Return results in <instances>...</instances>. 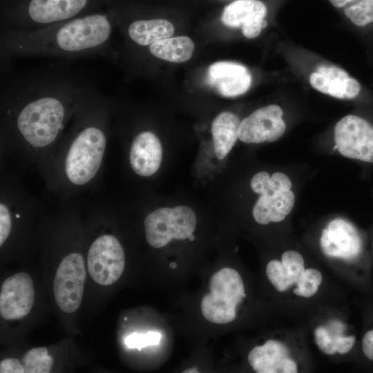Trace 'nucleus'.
<instances>
[{"mask_svg": "<svg viewBox=\"0 0 373 373\" xmlns=\"http://www.w3.org/2000/svg\"><path fill=\"white\" fill-rule=\"evenodd\" d=\"M246 297L243 280L234 269L224 267L209 281V292L201 300V311L211 323L227 324L236 317L237 306Z\"/></svg>", "mask_w": 373, "mask_h": 373, "instance_id": "4", "label": "nucleus"}, {"mask_svg": "<svg viewBox=\"0 0 373 373\" xmlns=\"http://www.w3.org/2000/svg\"><path fill=\"white\" fill-rule=\"evenodd\" d=\"M266 274L274 288L280 292L286 291L296 284L289 275L282 262L277 260L269 261L266 267Z\"/></svg>", "mask_w": 373, "mask_h": 373, "instance_id": "25", "label": "nucleus"}, {"mask_svg": "<svg viewBox=\"0 0 373 373\" xmlns=\"http://www.w3.org/2000/svg\"><path fill=\"white\" fill-rule=\"evenodd\" d=\"M260 195L252 211L254 218L258 224L281 222L294 207L295 195L291 190L273 191L266 189Z\"/></svg>", "mask_w": 373, "mask_h": 373, "instance_id": "17", "label": "nucleus"}, {"mask_svg": "<svg viewBox=\"0 0 373 373\" xmlns=\"http://www.w3.org/2000/svg\"><path fill=\"white\" fill-rule=\"evenodd\" d=\"M23 363L26 373H48L52 369L53 358L46 347H39L32 348L26 354Z\"/></svg>", "mask_w": 373, "mask_h": 373, "instance_id": "22", "label": "nucleus"}, {"mask_svg": "<svg viewBox=\"0 0 373 373\" xmlns=\"http://www.w3.org/2000/svg\"><path fill=\"white\" fill-rule=\"evenodd\" d=\"M345 15L358 26L373 23V0H357L345 8Z\"/></svg>", "mask_w": 373, "mask_h": 373, "instance_id": "24", "label": "nucleus"}, {"mask_svg": "<svg viewBox=\"0 0 373 373\" xmlns=\"http://www.w3.org/2000/svg\"><path fill=\"white\" fill-rule=\"evenodd\" d=\"M93 86L65 61L27 70L1 63L0 162L37 170Z\"/></svg>", "mask_w": 373, "mask_h": 373, "instance_id": "1", "label": "nucleus"}, {"mask_svg": "<svg viewBox=\"0 0 373 373\" xmlns=\"http://www.w3.org/2000/svg\"><path fill=\"white\" fill-rule=\"evenodd\" d=\"M143 48H148L149 52L155 58L182 63L192 57L195 46L189 37L179 36L162 39Z\"/></svg>", "mask_w": 373, "mask_h": 373, "instance_id": "21", "label": "nucleus"}, {"mask_svg": "<svg viewBox=\"0 0 373 373\" xmlns=\"http://www.w3.org/2000/svg\"><path fill=\"white\" fill-rule=\"evenodd\" d=\"M85 280L86 269L82 254L72 252L66 255L59 263L53 281L55 298L61 310L73 313L79 308Z\"/></svg>", "mask_w": 373, "mask_h": 373, "instance_id": "8", "label": "nucleus"}, {"mask_svg": "<svg viewBox=\"0 0 373 373\" xmlns=\"http://www.w3.org/2000/svg\"><path fill=\"white\" fill-rule=\"evenodd\" d=\"M125 254L113 234L104 233L90 243L87 255L88 271L97 283L107 286L115 283L123 273Z\"/></svg>", "mask_w": 373, "mask_h": 373, "instance_id": "7", "label": "nucleus"}, {"mask_svg": "<svg viewBox=\"0 0 373 373\" xmlns=\"http://www.w3.org/2000/svg\"><path fill=\"white\" fill-rule=\"evenodd\" d=\"M89 0H30L22 14L3 23V30L38 29L79 17Z\"/></svg>", "mask_w": 373, "mask_h": 373, "instance_id": "6", "label": "nucleus"}, {"mask_svg": "<svg viewBox=\"0 0 373 373\" xmlns=\"http://www.w3.org/2000/svg\"><path fill=\"white\" fill-rule=\"evenodd\" d=\"M187 239H189L190 241H193V240H194V239H195V236H194V235L192 233V234H191V235L187 238Z\"/></svg>", "mask_w": 373, "mask_h": 373, "instance_id": "35", "label": "nucleus"}, {"mask_svg": "<svg viewBox=\"0 0 373 373\" xmlns=\"http://www.w3.org/2000/svg\"><path fill=\"white\" fill-rule=\"evenodd\" d=\"M337 352L344 354L350 351L355 343L354 336L335 337Z\"/></svg>", "mask_w": 373, "mask_h": 373, "instance_id": "30", "label": "nucleus"}, {"mask_svg": "<svg viewBox=\"0 0 373 373\" xmlns=\"http://www.w3.org/2000/svg\"><path fill=\"white\" fill-rule=\"evenodd\" d=\"M196 224L195 213L189 207L158 208L144 218L146 241L153 248H161L172 239H186L193 233Z\"/></svg>", "mask_w": 373, "mask_h": 373, "instance_id": "5", "label": "nucleus"}, {"mask_svg": "<svg viewBox=\"0 0 373 373\" xmlns=\"http://www.w3.org/2000/svg\"><path fill=\"white\" fill-rule=\"evenodd\" d=\"M321 247L331 257L352 260L361 251V240L355 227L343 219H334L323 230Z\"/></svg>", "mask_w": 373, "mask_h": 373, "instance_id": "13", "label": "nucleus"}, {"mask_svg": "<svg viewBox=\"0 0 373 373\" xmlns=\"http://www.w3.org/2000/svg\"><path fill=\"white\" fill-rule=\"evenodd\" d=\"M282 108L275 104L257 109L242 119L238 131V138L245 143L272 142L284 134L286 124Z\"/></svg>", "mask_w": 373, "mask_h": 373, "instance_id": "10", "label": "nucleus"}, {"mask_svg": "<svg viewBox=\"0 0 373 373\" xmlns=\"http://www.w3.org/2000/svg\"><path fill=\"white\" fill-rule=\"evenodd\" d=\"M335 148L343 156L373 162V126L354 115L341 118L334 127Z\"/></svg>", "mask_w": 373, "mask_h": 373, "instance_id": "9", "label": "nucleus"}, {"mask_svg": "<svg viewBox=\"0 0 373 373\" xmlns=\"http://www.w3.org/2000/svg\"><path fill=\"white\" fill-rule=\"evenodd\" d=\"M183 372H198V371L196 369L191 368L185 370Z\"/></svg>", "mask_w": 373, "mask_h": 373, "instance_id": "34", "label": "nucleus"}, {"mask_svg": "<svg viewBox=\"0 0 373 373\" xmlns=\"http://www.w3.org/2000/svg\"><path fill=\"white\" fill-rule=\"evenodd\" d=\"M161 338V334L157 332L149 331L144 334L133 333L128 335L124 340L125 345L128 348H142L149 345H157Z\"/></svg>", "mask_w": 373, "mask_h": 373, "instance_id": "27", "label": "nucleus"}, {"mask_svg": "<svg viewBox=\"0 0 373 373\" xmlns=\"http://www.w3.org/2000/svg\"><path fill=\"white\" fill-rule=\"evenodd\" d=\"M316 90L341 99H352L361 91V85L343 69L336 66L321 65L309 77Z\"/></svg>", "mask_w": 373, "mask_h": 373, "instance_id": "16", "label": "nucleus"}, {"mask_svg": "<svg viewBox=\"0 0 373 373\" xmlns=\"http://www.w3.org/2000/svg\"><path fill=\"white\" fill-rule=\"evenodd\" d=\"M1 373H24L23 366L17 358H6L0 363Z\"/></svg>", "mask_w": 373, "mask_h": 373, "instance_id": "29", "label": "nucleus"}, {"mask_svg": "<svg viewBox=\"0 0 373 373\" xmlns=\"http://www.w3.org/2000/svg\"><path fill=\"white\" fill-rule=\"evenodd\" d=\"M336 8H342L350 3H353L357 0H328Z\"/></svg>", "mask_w": 373, "mask_h": 373, "instance_id": "33", "label": "nucleus"}, {"mask_svg": "<svg viewBox=\"0 0 373 373\" xmlns=\"http://www.w3.org/2000/svg\"><path fill=\"white\" fill-rule=\"evenodd\" d=\"M111 133V99L93 86L61 140L37 169L59 204L76 203L82 194L97 186Z\"/></svg>", "mask_w": 373, "mask_h": 373, "instance_id": "2", "label": "nucleus"}, {"mask_svg": "<svg viewBox=\"0 0 373 373\" xmlns=\"http://www.w3.org/2000/svg\"><path fill=\"white\" fill-rule=\"evenodd\" d=\"M322 280V274L318 270L305 269L296 283L297 287L294 289V293L305 298L312 297L318 291Z\"/></svg>", "mask_w": 373, "mask_h": 373, "instance_id": "23", "label": "nucleus"}, {"mask_svg": "<svg viewBox=\"0 0 373 373\" xmlns=\"http://www.w3.org/2000/svg\"><path fill=\"white\" fill-rule=\"evenodd\" d=\"M114 25L108 15L96 12L38 29H1L0 63L23 57L69 61L102 56L115 60L111 44Z\"/></svg>", "mask_w": 373, "mask_h": 373, "instance_id": "3", "label": "nucleus"}, {"mask_svg": "<svg viewBox=\"0 0 373 373\" xmlns=\"http://www.w3.org/2000/svg\"><path fill=\"white\" fill-rule=\"evenodd\" d=\"M240 119L231 112L218 114L211 124V134L216 157L224 159L237 141Z\"/></svg>", "mask_w": 373, "mask_h": 373, "instance_id": "20", "label": "nucleus"}, {"mask_svg": "<svg viewBox=\"0 0 373 373\" xmlns=\"http://www.w3.org/2000/svg\"><path fill=\"white\" fill-rule=\"evenodd\" d=\"M35 301L32 280L18 272L3 283L0 292V314L6 320L20 319L29 314Z\"/></svg>", "mask_w": 373, "mask_h": 373, "instance_id": "11", "label": "nucleus"}, {"mask_svg": "<svg viewBox=\"0 0 373 373\" xmlns=\"http://www.w3.org/2000/svg\"><path fill=\"white\" fill-rule=\"evenodd\" d=\"M298 372L296 362L288 357L284 363L282 369V373H296Z\"/></svg>", "mask_w": 373, "mask_h": 373, "instance_id": "32", "label": "nucleus"}, {"mask_svg": "<svg viewBox=\"0 0 373 373\" xmlns=\"http://www.w3.org/2000/svg\"><path fill=\"white\" fill-rule=\"evenodd\" d=\"M281 262L290 277L296 283L305 270L304 260L301 254L296 251H287L283 254Z\"/></svg>", "mask_w": 373, "mask_h": 373, "instance_id": "26", "label": "nucleus"}, {"mask_svg": "<svg viewBox=\"0 0 373 373\" xmlns=\"http://www.w3.org/2000/svg\"><path fill=\"white\" fill-rule=\"evenodd\" d=\"M207 81L221 95L236 97L248 90L251 84V75L241 64L218 61L209 66Z\"/></svg>", "mask_w": 373, "mask_h": 373, "instance_id": "15", "label": "nucleus"}, {"mask_svg": "<svg viewBox=\"0 0 373 373\" xmlns=\"http://www.w3.org/2000/svg\"><path fill=\"white\" fill-rule=\"evenodd\" d=\"M288 348L276 340H269L263 345L256 346L247 359L257 373H282L285 361L289 357Z\"/></svg>", "mask_w": 373, "mask_h": 373, "instance_id": "18", "label": "nucleus"}, {"mask_svg": "<svg viewBox=\"0 0 373 373\" xmlns=\"http://www.w3.org/2000/svg\"><path fill=\"white\" fill-rule=\"evenodd\" d=\"M314 336L316 343L323 352L332 355L337 352L335 337H331L325 328L317 327L315 329Z\"/></svg>", "mask_w": 373, "mask_h": 373, "instance_id": "28", "label": "nucleus"}, {"mask_svg": "<svg viewBox=\"0 0 373 373\" xmlns=\"http://www.w3.org/2000/svg\"><path fill=\"white\" fill-rule=\"evenodd\" d=\"M265 5L259 0H236L224 7L222 22L231 28H241L248 39H254L267 27Z\"/></svg>", "mask_w": 373, "mask_h": 373, "instance_id": "14", "label": "nucleus"}, {"mask_svg": "<svg viewBox=\"0 0 373 373\" xmlns=\"http://www.w3.org/2000/svg\"><path fill=\"white\" fill-rule=\"evenodd\" d=\"M162 146L155 133L142 130L136 133L129 145L128 160L131 169L138 176L155 175L162 160Z\"/></svg>", "mask_w": 373, "mask_h": 373, "instance_id": "12", "label": "nucleus"}, {"mask_svg": "<svg viewBox=\"0 0 373 373\" xmlns=\"http://www.w3.org/2000/svg\"><path fill=\"white\" fill-rule=\"evenodd\" d=\"M362 350L365 356L373 361V329L364 335L362 339Z\"/></svg>", "mask_w": 373, "mask_h": 373, "instance_id": "31", "label": "nucleus"}, {"mask_svg": "<svg viewBox=\"0 0 373 373\" xmlns=\"http://www.w3.org/2000/svg\"><path fill=\"white\" fill-rule=\"evenodd\" d=\"M129 41L138 47H146L174 33L173 25L164 19H136L126 30Z\"/></svg>", "mask_w": 373, "mask_h": 373, "instance_id": "19", "label": "nucleus"}]
</instances>
